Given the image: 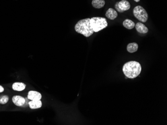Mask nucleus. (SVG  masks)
I'll return each instance as SVG.
<instances>
[{
    "label": "nucleus",
    "mask_w": 167,
    "mask_h": 125,
    "mask_svg": "<svg viewBox=\"0 0 167 125\" xmlns=\"http://www.w3.org/2000/svg\"><path fill=\"white\" fill-rule=\"evenodd\" d=\"M142 67L140 63L136 61H130L124 64L123 71L125 76L128 78L133 79L140 74Z\"/></svg>",
    "instance_id": "f257e3e1"
},
{
    "label": "nucleus",
    "mask_w": 167,
    "mask_h": 125,
    "mask_svg": "<svg viewBox=\"0 0 167 125\" xmlns=\"http://www.w3.org/2000/svg\"><path fill=\"white\" fill-rule=\"evenodd\" d=\"M75 29L77 33L82 34L86 37H90L94 33L91 27L90 18L82 19L79 21L75 25Z\"/></svg>",
    "instance_id": "f03ea898"
},
{
    "label": "nucleus",
    "mask_w": 167,
    "mask_h": 125,
    "mask_svg": "<svg viewBox=\"0 0 167 125\" xmlns=\"http://www.w3.org/2000/svg\"><path fill=\"white\" fill-rule=\"evenodd\" d=\"M90 24L94 33H97L108 27L107 20L103 17H93L90 19Z\"/></svg>",
    "instance_id": "7ed1b4c3"
},
{
    "label": "nucleus",
    "mask_w": 167,
    "mask_h": 125,
    "mask_svg": "<svg viewBox=\"0 0 167 125\" xmlns=\"http://www.w3.org/2000/svg\"><path fill=\"white\" fill-rule=\"evenodd\" d=\"M133 14L136 19L142 23H146L148 19V14L143 7L138 6L133 10Z\"/></svg>",
    "instance_id": "20e7f679"
},
{
    "label": "nucleus",
    "mask_w": 167,
    "mask_h": 125,
    "mask_svg": "<svg viewBox=\"0 0 167 125\" xmlns=\"http://www.w3.org/2000/svg\"><path fill=\"white\" fill-rule=\"evenodd\" d=\"M116 10L120 12H123L128 10L131 8L130 3L127 0H122L120 2L116 3L115 6Z\"/></svg>",
    "instance_id": "39448f33"
},
{
    "label": "nucleus",
    "mask_w": 167,
    "mask_h": 125,
    "mask_svg": "<svg viewBox=\"0 0 167 125\" xmlns=\"http://www.w3.org/2000/svg\"><path fill=\"white\" fill-rule=\"evenodd\" d=\"M13 102L17 106H23L25 105L26 99L24 97L19 95H16L12 98Z\"/></svg>",
    "instance_id": "423d86ee"
},
{
    "label": "nucleus",
    "mask_w": 167,
    "mask_h": 125,
    "mask_svg": "<svg viewBox=\"0 0 167 125\" xmlns=\"http://www.w3.org/2000/svg\"><path fill=\"white\" fill-rule=\"evenodd\" d=\"M27 98L31 100H40L42 98V95L36 91H30Z\"/></svg>",
    "instance_id": "0eeeda50"
},
{
    "label": "nucleus",
    "mask_w": 167,
    "mask_h": 125,
    "mask_svg": "<svg viewBox=\"0 0 167 125\" xmlns=\"http://www.w3.org/2000/svg\"><path fill=\"white\" fill-rule=\"evenodd\" d=\"M135 27L138 33H147L148 32L149 29L145 25H144L142 23H140V22H138L136 24V25H135Z\"/></svg>",
    "instance_id": "6e6552de"
},
{
    "label": "nucleus",
    "mask_w": 167,
    "mask_h": 125,
    "mask_svg": "<svg viewBox=\"0 0 167 125\" xmlns=\"http://www.w3.org/2000/svg\"><path fill=\"white\" fill-rule=\"evenodd\" d=\"M106 16L110 20H114L118 16V13L113 9L110 8L106 12Z\"/></svg>",
    "instance_id": "1a4fd4ad"
},
{
    "label": "nucleus",
    "mask_w": 167,
    "mask_h": 125,
    "mask_svg": "<svg viewBox=\"0 0 167 125\" xmlns=\"http://www.w3.org/2000/svg\"><path fill=\"white\" fill-rule=\"evenodd\" d=\"M26 85L22 82H15L12 85L13 89L17 91H22L25 90Z\"/></svg>",
    "instance_id": "9d476101"
},
{
    "label": "nucleus",
    "mask_w": 167,
    "mask_h": 125,
    "mask_svg": "<svg viewBox=\"0 0 167 125\" xmlns=\"http://www.w3.org/2000/svg\"><path fill=\"white\" fill-rule=\"evenodd\" d=\"M29 105L31 109H39L42 106V102L40 100H31L29 102Z\"/></svg>",
    "instance_id": "9b49d317"
},
{
    "label": "nucleus",
    "mask_w": 167,
    "mask_h": 125,
    "mask_svg": "<svg viewBox=\"0 0 167 125\" xmlns=\"http://www.w3.org/2000/svg\"><path fill=\"white\" fill-rule=\"evenodd\" d=\"M92 4L95 8L101 9L105 6V1L104 0H93Z\"/></svg>",
    "instance_id": "f8f14e48"
},
{
    "label": "nucleus",
    "mask_w": 167,
    "mask_h": 125,
    "mask_svg": "<svg viewBox=\"0 0 167 125\" xmlns=\"http://www.w3.org/2000/svg\"><path fill=\"white\" fill-rule=\"evenodd\" d=\"M127 51L130 53H134L138 49V45L136 43H133L128 44L127 47Z\"/></svg>",
    "instance_id": "ddd939ff"
},
{
    "label": "nucleus",
    "mask_w": 167,
    "mask_h": 125,
    "mask_svg": "<svg viewBox=\"0 0 167 125\" xmlns=\"http://www.w3.org/2000/svg\"><path fill=\"white\" fill-rule=\"evenodd\" d=\"M123 25L125 28L128 29H132L135 26V24L134 22L129 19H126L123 23Z\"/></svg>",
    "instance_id": "4468645a"
},
{
    "label": "nucleus",
    "mask_w": 167,
    "mask_h": 125,
    "mask_svg": "<svg viewBox=\"0 0 167 125\" xmlns=\"http://www.w3.org/2000/svg\"><path fill=\"white\" fill-rule=\"evenodd\" d=\"M9 100L8 96L7 95H2L0 96V104H5L8 102Z\"/></svg>",
    "instance_id": "2eb2a0df"
},
{
    "label": "nucleus",
    "mask_w": 167,
    "mask_h": 125,
    "mask_svg": "<svg viewBox=\"0 0 167 125\" xmlns=\"http://www.w3.org/2000/svg\"><path fill=\"white\" fill-rule=\"evenodd\" d=\"M4 91V88L2 86L0 85V93H2Z\"/></svg>",
    "instance_id": "dca6fc26"
},
{
    "label": "nucleus",
    "mask_w": 167,
    "mask_h": 125,
    "mask_svg": "<svg viewBox=\"0 0 167 125\" xmlns=\"http://www.w3.org/2000/svg\"><path fill=\"white\" fill-rule=\"evenodd\" d=\"M135 2H140V0H134Z\"/></svg>",
    "instance_id": "f3484780"
}]
</instances>
